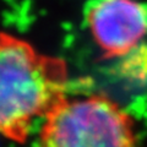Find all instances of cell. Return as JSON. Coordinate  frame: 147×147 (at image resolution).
Segmentation results:
<instances>
[{"label": "cell", "instance_id": "cell-1", "mask_svg": "<svg viewBox=\"0 0 147 147\" xmlns=\"http://www.w3.org/2000/svg\"><path fill=\"white\" fill-rule=\"evenodd\" d=\"M67 66L27 40L0 32V135L25 142L37 118L67 96Z\"/></svg>", "mask_w": 147, "mask_h": 147}, {"label": "cell", "instance_id": "cell-2", "mask_svg": "<svg viewBox=\"0 0 147 147\" xmlns=\"http://www.w3.org/2000/svg\"><path fill=\"white\" fill-rule=\"evenodd\" d=\"M38 147H137V134L131 115L108 96H66L43 118Z\"/></svg>", "mask_w": 147, "mask_h": 147}, {"label": "cell", "instance_id": "cell-3", "mask_svg": "<svg viewBox=\"0 0 147 147\" xmlns=\"http://www.w3.org/2000/svg\"><path fill=\"white\" fill-rule=\"evenodd\" d=\"M82 13L91 37L108 59L126 54L147 37L145 0H86Z\"/></svg>", "mask_w": 147, "mask_h": 147}, {"label": "cell", "instance_id": "cell-4", "mask_svg": "<svg viewBox=\"0 0 147 147\" xmlns=\"http://www.w3.org/2000/svg\"><path fill=\"white\" fill-rule=\"evenodd\" d=\"M115 60L114 72L118 79L135 86H147V43L144 42Z\"/></svg>", "mask_w": 147, "mask_h": 147}]
</instances>
